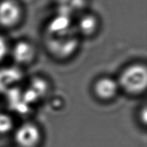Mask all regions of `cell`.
Wrapping results in <instances>:
<instances>
[{"mask_svg": "<svg viewBox=\"0 0 147 147\" xmlns=\"http://www.w3.org/2000/svg\"><path fill=\"white\" fill-rule=\"evenodd\" d=\"M22 78V74L15 67H5L0 69V93H7Z\"/></svg>", "mask_w": 147, "mask_h": 147, "instance_id": "obj_5", "label": "cell"}, {"mask_svg": "<svg viewBox=\"0 0 147 147\" xmlns=\"http://www.w3.org/2000/svg\"><path fill=\"white\" fill-rule=\"evenodd\" d=\"M94 90L98 97L104 100H109L116 94L118 84L112 78H102L96 82Z\"/></svg>", "mask_w": 147, "mask_h": 147, "instance_id": "obj_6", "label": "cell"}, {"mask_svg": "<svg viewBox=\"0 0 147 147\" xmlns=\"http://www.w3.org/2000/svg\"><path fill=\"white\" fill-rule=\"evenodd\" d=\"M96 22L92 16H86L80 20L79 29L85 34H91L95 30Z\"/></svg>", "mask_w": 147, "mask_h": 147, "instance_id": "obj_10", "label": "cell"}, {"mask_svg": "<svg viewBox=\"0 0 147 147\" xmlns=\"http://www.w3.org/2000/svg\"><path fill=\"white\" fill-rule=\"evenodd\" d=\"M119 84L127 92L137 94L143 92L147 86V70L143 65H132L122 73Z\"/></svg>", "mask_w": 147, "mask_h": 147, "instance_id": "obj_1", "label": "cell"}, {"mask_svg": "<svg viewBox=\"0 0 147 147\" xmlns=\"http://www.w3.org/2000/svg\"><path fill=\"white\" fill-rule=\"evenodd\" d=\"M21 10L18 4L12 0H4L0 3V23L11 26L19 20Z\"/></svg>", "mask_w": 147, "mask_h": 147, "instance_id": "obj_4", "label": "cell"}, {"mask_svg": "<svg viewBox=\"0 0 147 147\" xmlns=\"http://www.w3.org/2000/svg\"><path fill=\"white\" fill-rule=\"evenodd\" d=\"M13 127V120L10 115L0 113V134L7 133Z\"/></svg>", "mask_w": 147, "mask_h": 147, "instance_id": "obj_11", "label": "cell"}, {"mask_svg": "<svg viewBox=\"0 0 147 147\" xmlns=\"http://www.w3.org/2000/svg\"><path fill=\"white\" fill-rule=\"evenodd\" d=\"M40 134L34 124L25 123L18 128L15 133L16 142L21 147H34L39 142Z\"/></svg>", "mask_w": 147, "mask_h": 147, "instance_id": "obj_3", "label": "cell"}, {"mask_svg": "<svg viewBox=\"0 0 147 147\" xmlns=\"http://www.w3.org/2000/svg\"><path fill=\"white\" fill-rule=\"evenodd\" d=\"M34 55L33 48L29 43L19 42L13 50V56L16 62L19 63H27L32 60Z\"/></svg>", "mask_w": 147, "mask_h": 147, "instance_id": "obj_9", "label": "cell"}, {"mask_svg": "<svg viewBox=\"0 0 147 147\" xmlns=\"http://www.w3.org/2000/svg\"><path fill=\"white\" fill-rule=\"evenodd\" d=\"M48 47L53 54L59 57H67L73 53L77 47L76 39L68 36V34L51 36L48 40Z\"/></svg>", "mask_w": 147, "mask_h": 147, "instance_id": "obj_2", "label": "cell"}, {"mask_svg": "<svg viewBox=\"0 0 147 147\" xmlns=\"http://www.w3.org/2000/svg\"><path fill=\"white\" fill-rule=\"evenodd\" d=\"M6 93L7 94L8 103L14 111L22 114L26 113L29 111V105L27 104V102L25 100L23 93H22V91L18 88L14 87L9 91H7Z\"/></svg>", "mask_w": 147, "mask_h": 147, "instance_id": "obj_8", "label": "cell"}, {"mask_svg": "<svg viewBox=\"0 0 147 147\" xmlns=\"http://www.w3.org/2000/svg\"><path fill=\"white\" fill-rule=\"evenodd\" d=\"M7 44L3 37L0 36V61L3 60L7 53Z\"/></svg>", "mask_w": 147, "mask_h": 147, "instance_id": "obj_12", "label": "cell"}, {"mask_svg": "<svg viewBox=\"0 0 147 147\" xmlns=\"http://www.w3.org/2000/svg\"><path fill=\"white\" fill-rule=\"evenodd\" d=\"M47 90V83L45 81L40 78H35L32 81L30 86L26 92L23 93V96L25 100L29 105L36 101L39 98H40Z\"/></svg>", "mask_w": 147, "mask_h": 147, "instance_id": "obj_7", "label": "cell"}]
</instances>
